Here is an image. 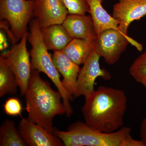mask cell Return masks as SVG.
<instances>
[{
  "mask_svg": "<svg viewBox=\"0 0 146 146\" xmlns=\"http://www.w3.org/2000/svg\"><path fill=\"white\" fill-rule=\"evenodd\" d=\"M85 99L82 112L89 126L108 133L123 127L127 101L123 90L102 86Z\"/></svg>",
  "mask_w": 146,
  "mask_h": 146,
  "instance_id": "obj_1",
  "label": "cell"
},
{
  "mask_svg": "<svg viewBox=\"0 0 146 146\" xmlns=\"http://www.w3.org/2000/svg\"><path fill=\"white\" fill-rule=\"evenodd\" d=\"M39 73L32 70L25 95L27 119L53 133L54 118L66 114V110L59 91L54 90L48 82L40 77Z\"/></svg>",
  "mask_w": 146,
  "mask_h": 146,
  "instance_id": "obj_2",
  "label": "cell"
},
{
  "mask_svg": "<svg viewBox=\"0 0 146 146\" xmlns=\"http://www.w3.org/2000/svg\"><path fill=\"white\" fill-rule=\"evenodd\" d=\"M131 131L130 127H123L114 132H103L79 121L67 131L54 128L53 133L65 146H144L141 140L133 138Z\"/></svg>",
  "mask_w": 146,
  "mask_h": 146,
  "instance_id": "obj_3",
  "label": "cell"
},
{
  "mask_svg": "<svg viewBox=\"0 0 146 146\" xmlns=\"http://www.w3.org/2000/svg\"><path fill=\"white\" fill-rule=\"evenodd\" d=\"M34 0H0V17L10 26L13 42L27 32V25L33 16Z\"/></svg>",
  "mask_w": 146,
  "mask_h": 146,
  "instance_id": "obj_4",
  "label": "cell"
},
{
  "mask_svg": "<svg viewBox=\"0 0 146 146\" xmlns=\"http://www.w3.org/2000/svg\"><path fill=\"white\" fill-rule=\"evenodd\" d=\"M131 44L138 51L143 50V45L119 30H106L97 35L95 39L96 51L109 65L115 64L119 59L128 45Z\"/></svg>",
  "mask_w": 146,
  "mask_h": 146,
  "instance_id": "obj_5",
  "label": "cell"
},
{
  "mask_svg": "<svg viewBox=\"0 0 146 146\" xmlns=\"http://www.w3.org/2000/svg\"><path fill=\"white\" fill-rule=\"evenodd\" d=\"M28 35L27 32L20 43L15 44L8 51L1 54L16 76L22 96L26 92L32 71L30 54L27 48Z\"/></svg>",
  "mask_w": 146,
  "mask_h": 146,
  "instance_id": "obj_6",
  "label": "cell"
},
{
  "mask_svg": "<svg viewBox=\"0 0 146 146\" xmlns=\"http://www.w3.org/2000/svg\"><path fill=\"white\" fill-rule=\"evenodd\" d=\"M100 57L99 55L94 51L83 64L79 73L73 99L81 96L86 98L93 94L95 91V81L98 78L101 77L105 80L111 78V75L108 71L101 68Z\"/></svg>",
  "mask_w": 146,
  "mask_h": 146,
  "instance_id": "obj_7",
  "label": "cell"
},
{
  "mask_svg": "<svg viewBox=\"0 0 146 146\" xmlns=\"http://www.w3.org/2000/svg\"><path fill=\"white\" fill-rule=\"evenodd\" d=\"M146 15V0H119L113 6L112 16L120 22L119 30L126 36L131 23Z\"/></svg>",
  "mask_w": 146,
  "mask_h": 146,
  "instance_id": "obj_8",
  "label": "cell"
},
{
  "mask_svg": "<svg viewBox=\"0 0 146 146\" xmlns=\"http://www.w3.org/2000/svg\"><path fill=\"white\" fill-rule=\"evenodd\" d=\"M19 133L27 145L30 146H63V142L42 126L23 118L18 125Z\"/></svg>",
  "mask_w": 146,
  "mask_h": 146,
  "instance_id": "obj_9",
  "label": "cell"
},
{
  "mask_svg": "<svg viewBox=\"0 0 146 146\" xmlns=\"http://www.w3.org/2000/svg\"><path fill=\"white\" fill-rule=\"evenodd\" d=\"M68 14L63 0H34L33 16L41 28L62 24Z\"/></svg>",
  "mask_w": 146,
  "mask_h": 146,
  "instance_id": "obj_10",
  "label": "cell"
},
{
  "mask_svg": "<svg viewBox=\"0 0 146 146\" xmlns=\"http://www.w3.org/2000/svg\"><path fill=\"white\" fill-rule=\"evenodd\" d=\"M52 58L56 68L63 76V87L72 100L75 93L78 77L81 68L62 51L54 52Z\"/></svg>",
  "mask_w": 146,
  "mask_h": 146,
  "instance_id": "obj_11",
  "label": "cell"
},
{
  "mask_svg": "<svg viewBox=\"0 0 146 146\" xmlns=\"http://www.w3.org/2000/svg\"><path fill=\"white\" fill-rule=\"evenodd\" d=\"M62 25L73 39L94 40L96 38L91 15L68 14Z\"/></svg>",
  "mask_w": 146,
  "mask_h": 146,
  "instance_id": "obj_12",
  "label": "cell"
},
{
  "mask_svg": "<svg viewBox=\"0 0 146 146\" xmlns=\"http://www.w3.org/2000/svg\"><path fill=\"white\" fill-rule=\"evenodd\" d=\"M89 12L94 23L95 31L97 35L106 30H118L119 20L110 15L103 7V0H87Z\"/></svg>",
  "mask_w": 146,
  "mask_h": 146,
  "instance_id": "obj_13",
  "label": "cell"
},
{
  "mask_svg": "<svg viewBox=\"0 0 146 146\" xmlns=\"http://www.w3.org/2000/svg\"><path fill=\"white\" fill-rule=\"evenodd\" d=\"M42 37L48 50L62 51L73 38L62 24H56L41 28Z\"/></svg>",
  "mask_w": 146,
  "mask_h": 146,
  "instance_id": "obj_14",
  "label": "cell"
},
{
  "mask_svg": "<svg viewBox=\"0 0 146 146\" xmlns=\"http://www.w3.org/2000/svg\"><path fill=\"white\" fill-rule=\"evenodd\" d=\"M95 48V39H74L62 50L75 63L84 64Z\"/></svg>",
  "mask_w": 146,
  "mask_h": 146,
  "instance_id": "obj_15",
  "label": "cell"
},
{
  "mask_svg": "<svg viewBox=\"0 0 146 146\" xmlns=\"http://www.w3.org/2000/svg\"><path fill=\"white\" fill-rule=\"evenodd\" d=\"M18 86L16 76L9 67L5 58L0 57V97L7 94H16Z\"/></svg>",
  "mask_w": 146,
  "mask_h": 146,
  "instance_id": "obj_16",
  "label": "cell"
},
{
  "mask_svg": "<svg viewBox=\"0 0 146 146\" xmlns=\"http://www.w3.org/2000/svg\"><path fill=\"white\" fill-rule=\"evenodd\" d=\"M27 145L13 121L6 120L3 123L0 128V146Z\"/></svg>",
  "mask_w": 146,
  "mask_h": 146,
  "instance_id": "obj_17",
  "label": "cell"
},
{
  "mask_svg": "<svg viewBox=\"0 0 146 146\" xmlns=\"http://www.w3.org/2000/svg\"><path fill=\"white\" fill-rule=\"evenodd\" d=\"M129 71L131 76L138 83L146 77V50L134 60Z\"/></svg>",
  "mask_w": 146,
  "mask_h": 146,
  "instance_id": "obj_18",
  "label": "cell"
},
{
  "mask_svg": "<svg viewBox=\"0 0 146 146\" xmlns=\"http://www.w3.org/2000/svg\"><path fill=\"white\" fill-rule=\"evenodd\" d=\"M69 14L84 15L89 12L87 0H63Z\"/></svg>",
  "mask_w": 146,
  "mask_h": 146,
  "instance_id": "obj_19",
  "label": "cell"
},
{
  "mask_svg": "<svg viewBox=\"0 0 146 146\" xmlns=\"http://www.w3.org/2000/svg\"><path fill=\"white\" fill-rule=\"evenodd\" d=\"M6 114L9 116H21L23 108L21 102L16 98H10L6 101L3 105Z\"/></svg>",
  "mask_w": 146,
  "mask_h": 146,
  "instance_id": "obj_20",
  "label": "cell"
},
{
  "mask_svg": "<svg viewBox=\"0 0 146 146\" xmlns=\"http://www.w3.org/2000/svg\"><path fill=\"white\" fill-rule=\"evenodd\" d=\"M140 137V140L142 141L144 146H146V117L144 118L141 122Z\"/></svg>",
  "mask_w": 146,
  "mask_h": 146,
  "instance_id": "obj_21",
  "label": "cell"
},
{
  "mask_svg": "<svg viewBox=\"0 0 146 146\" xmlns=\"http://www.w3.org/2000/svg\"><path fill=\"white\" fill-rule=\"evenodd\" d=\"M139 83L141 84L145 88H146V77L142 79Z\"/></svg>",
  "mask_w": 146,
  "mask_h": 146,
  "instance_id": "obj_22",
  "label": "cell"
}]
</instances>
